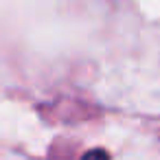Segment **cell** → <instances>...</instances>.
I'll return each instance as SVG.
<instances>
[{
	"label": "cell",
	"mask_w": 160,
	"mask_h": 160,
	"mask_svg": "<svg viewBox=\"0 0 160 160\" xmlns=\"http://www.w3.org/2000/svg\"><path fill=\"white\" fill-rule=\"evenodd\" d=\"M81 160H110V158H108V153H105L103 149H92V151H88Z\"/></svg>",
	"instance_id": "1"
}]
</instances>
